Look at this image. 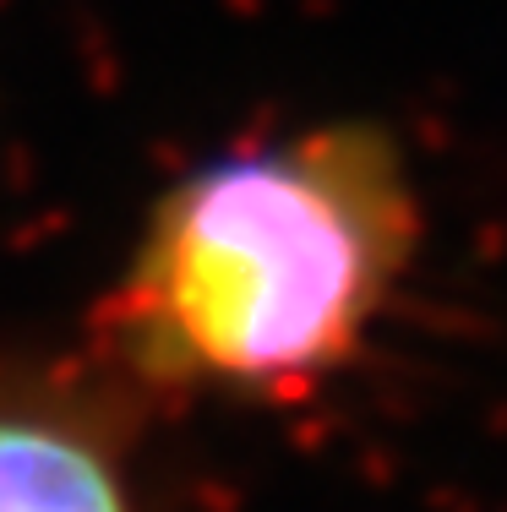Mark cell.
Instances as JSON below:
<instances>
[{
    "label": "cell",
    "mask_w": 507,
    "mask_h": 512,
    "mask_svg": "<svg viewBox=\"0 0 507 512\" xmlns=\"http://www.w3.org/2000/svg\"><path fill=\"white\" fill-rule=\"evenodd\" d=\"M420 191L377 120H317L186 169L104 295V344L153 387L300 398L388 316Z\"/></svg>",
    "instance_id": "cell-1"
},
{
    "label": "cell",
    "mask_w": 507,
    "mask_h": 512,
    "mask_svg": "<svg viewBox=\"0 0 507 512\" xmlns=\"http://www.w3.org/2000/svg\"><path fill=\"white\" fill-rule=\"evenodd\" d=\"M0 512H126V496L88 442L28 414H0Z\"/></svg>",
    "instance_id": "cell-2"
}]
</instances>
